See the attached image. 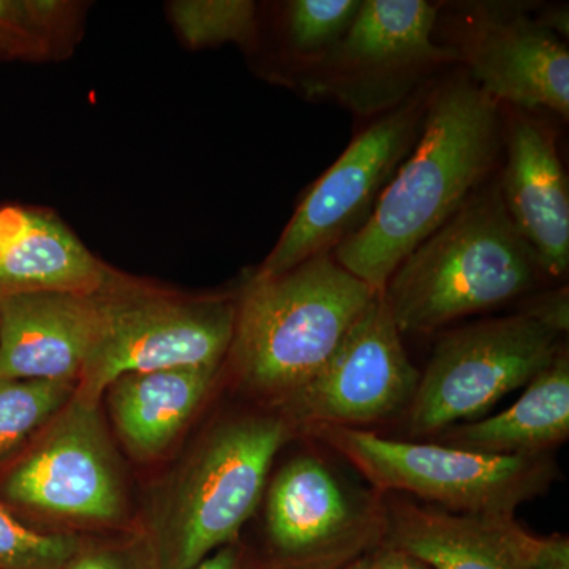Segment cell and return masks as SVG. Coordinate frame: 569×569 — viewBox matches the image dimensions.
<instances>
[{
  "label": "cell",
  "mask_w": 569,
  "mask_h": 569,
  "mask_svg": "<svg viewBox=\"0 0 569 569\" xmlns=\"http://www.w3.org/2000/svg\"><path fill=\"white\" fill-rule=\"evenodd\" d=\"M501 151V104L466 70L432 86L413 149L366 223L332 257L383 293L397 266L488 183Z\"/></svg>",
  "instance_id": "obj_1"
},
{
  "label": "cell",
  "mask_w": 569,
  "mask_h": 569,
  "mask_svg": "<svg viewBox=\"0 0 569 569\" xmlns=\"http://www.w3.org/2000/svg\"><path fill=\"white\" fill-rule=\"evenodd\" d=\"M546 280L496 181L397 266L383 295L400 335H430L533 293Z\"/></svg>",
  "instance_id": "obj_2"
},
{
  "label": "cell",
  "mask_w": 569,
  "mask_h": 569,
  "mask_svg": "<svg viewBox=\"0 0 569 569\" xmlns=\"http://www.w3.org/2000/svg\"><path fill=\"white\" fill-rule=\"evenodd\" d=\"M380 291L318 254L274 277H250L238 296L224 365L239 387L274 408L335 353Z\"/></svg>",
  "instance_id": "obj_3"
},
{
  "label": "cell",
  "mask_w": 569,
  "mask_h": 569,
  "mask_svg": "<svg viewBox=\"0 0 569 569\" xmlns=\"http://www.w3.org/2000/svg\"><path fill=\"white\" fill-rule=\"evenodd\" d=\"M271 408L209 430L164 489L144 530L163 569H193L239 535L263 501L272 463L298 437Z\"/></svg>",
  "instance_id": "obj_4"
},
{
  "label": "cell",
  "mask_w": 569,
  "mask_h": 569,
  "mask_svg": "<svg viewBox=\"0 0 569 569\" xmlns=\"http://www.w3.org/2000/svg\"><path fill=\"white\" fill-rule=\"evenodd\" d=\"M0 503L47 533L89 537L133 529L126 471L100 403L74 392L0 468Z\"/></svg>",
  "instance_id": "obj_5"
},
{
  "label": "cell",
  "mask_w": 569,
  "mask_h": 569,
  "mask_svg": "<svg viewBox=\"0 0 569 569\" xmlns=\"http://www.w3.org/2000/svg\"><path fill=\"white\" fill-rule=\"evenodd\" d=\"M99 336L77 395L102 403L123 373L222 367L233 343L238 296L186 295L123 272L96 291Z\"/></svg>",
  "instance_id": "obj_6"
},
{
  "label": "cell",
  "mask_w": 569,
  "mask_h": 569,
  "mask_svg": "<svg viewBox=\"0 0 569 569\" xmlns=\"http://www.w3.org/2000/svg\"><path fill=\"white\" fill-rule=\"evenodd\" d=\"M307 436L339 452L381 492L486 518H515L557 478L550 455L496 456L429 441L392 440L358 427H318Z\"/></svg>",
  "instance_id": "obj_7"
},
{
  "label": "cell",
  "mask_w": 569,
  "mask_h": 569,
  "mask_svg": "<svg viewBox=\"0 0 569 569\" xmlns=\"http://www.w3.org/2000/svg\"><path fill=\"white\" fill-rule=\"evenodd\" d=\"M563 336L520 310L460 326L438 340L407 408L413 437L477 421L556 358Z\"/></svg>",
  "instance_id": "obj_8"
},
{
  "label": "cell",
  "mask_w": 569,
  "mask_h": 569,
  "mask_svg": "<svg viewBox=\"0 0 569 569\" xmlns=\"http://www.w3.org/2000/svg\"><path fill=\"white\" fill-rule=\"evenodd\" d=\"M440 10L426 0H362L342 41L305 70L307 93L359 116L395 110L427 88L438 70L456 63L436 39Z\"/></svg>",
  "instance_id": "obj_9"
},
{
  "label": "cell",
  "mask_w": 569,
  "mask_h": 569,
  "mask_svg": "<svg viewBox=\"0 0 569 569\" xmlns=\"http://www.w3.org/2000/svg\"><path fill=\"white\" fill-rule=\"evenodd\" d=\"M432 86L385 112L351 141L298 204L253 277H274L318 254L332 253L373 211L397 168L413 149Z\"/></svg>",
  "instance_id": "obj_10"
},
{
  "label": "cell",
  "mask_w": 569,
  "mask_h": 569,
  "mask_svg": "<svg viewBox=\"0 0 569 569\" xmlns=\"http://www.w3.org/2000/svg\"><path fill=\"white\" fill-rule=\"evenodd\" d=\"M419 377L385 295L377 293L316 376L271 410L298 433L362 429L407 411Z\"/></svg>",
  "instance_id": "obj_11"
},
{
  "label": "cell",
  "mask_w": 569,
  "mask_h": 569,
  "mask_svg": "<svg viewBox=\"0 0 569 569\" xmlns=\"http://www.w3.org/2000/svg\"><path fill=\"white\" fill-rule=\"evenodd\" d=\"M263 501L264 569H335L383 542L381 497L356 493L320 456L288 460Z\"/></svg>",
  "instance_id": "obj_12"
},
{
  "label": "cell",
  "mask_w": 569,
  "mask_h": 569,
  "mask_svg": "<svg viewBox=\"0 0 569 569\" xmlns=\"http://www.w3.org/2000/svg\"><path fill=\"white\" fill-rule=\"evenodd\" d=\"M445 47L501 107L569 118V52L559 33L515 3H471Z\"/></svg>",
  "instance_id": "obj_13"
},
{
  "label": "cell",
  "mask_w": 569,
  "mask_h": 569,
  "mask_svg": "<svg viewBox=\"0 0 569 569\" xmlns=\"http://www.w3.org/2000/svg\"><path fill=\"white\" fill-rule=\"evenodd\" d=\"M501 201L549 279H563L569 269V187L556 132L537 112L520 108L501 107Z\"/></svg>",
  "instance_id": "obj_14"
},
{
  "label": "cell",
  "mask_w": 569,
  "mask_h": 569,
  "mask_svg": "<svg viewBox=\"0 0 569 569\" xmlns=\"http://www.w3.org/2000/svg\"><path fill=\"white\" fill-rule=\"evenodd\" d=\"M96 293L0 299V378L80 383L99 336Z\"/></svg>",
  "instance_id": "obj_15"
},
{
  "label": "cell",
  "mask_w": 569,
  "mask_h": 569,
  "mask_svg": "<svg viewBox=\"0 0 569 569\" xmlns=\"http://www.w3.org/2000/svg\"><path fill=\"white\" fill-rule=\"evenodd\" d=\"M112 271L51 209L0 201V299L41 291L91 295Z\"/></svg>",
  "instance_id": "obj_16"
},
{
  "label": "cell",
  "mask_w": 569,
  "mask_h": 569,
  "mask_svg": "<svg viewBox=\"0 0 569 569\" xmlns=\"http://www.w3.org/2000/svg\"><path fill=\"white\" fill-rule=\"evenodd\" d=\"M383 545L432 569H530L515 518L460 515L403 498L381 497Z\"/></svg>",
  "instance_id": "obj_17"
},
{
  "label": "cell",
  "mask_w": 569,
  "mask_h": 569,
  "mask_svg": "<svg viewBox=\"0 0 569 569\" xmlns=\"http://www.w3.org/2000/svg\"><path fill=\"white\" fill-rule=\"evenodd\" d=\"M222 367L132 372L108 385V411L116 436L133 459L163 458L211 395Z\"/></svg>",
  "instance_id": "obj_18"
},
{
  "label": "cell",
  "mask_w": 569,
  "mask_h": 569,
  "mask_svg": "<svg viewBox=\"0 0 569 569\" xmlns=\"http://www.w3.org/2000/svg\"><path fill=\"white\" fill-rule=\"evenodd\" d=\"M569 436V355L556 358L526 385L507 410L438 433V443L496 456L548 455Z\"/></svg>",
  "instance_id": "obj_19"
},
{
  "label": "cell",
  "mask_w": 569,
  "mask_h": 569,
  "mask_svg": "<svg viewBox=\"0 0 569 569\" xmlns=\"http://www.w3.org/2000/svg\"><path fill=\"white\" fill-rule=\"evenodd\" d=\"M86 10L73 0H0V61L69 58L84 31Z\"/></svg>",
  "instance_id": "obj_20"
},
{
  "label": "cell",
  "mask_w": 569,
  "mask_h": 569,
  "mask_svg": "<svg viewBox=\"0 0 569 569\" xmlns=\"http://www.w3.org/2000/svg\"><path fill=\"white\" fill-rule=\"evenodd\" d=\"M77 388L71 381L0 378V468L39 436Z\"/></svg>",
  "instance_id": "obj_21"
},
{
  "label": "cell",
  "mask_w": 569,
  "mask_h": 569,
  "mask_svg": "<svg viewBox=\"0 0 569 569\" xmlns=\"http://www.w3.org/2000/svg\"><path fill=\"white\" fill-rule=\"evenodd\" d=\"M167 13L190 50L257 43L258 6L250 0H176L167 3Z\"/></svg>",
  "instance_id": "obj_22"
},
{
  "label": "cell",
  "mask_w": 569,
  "mask_h": 569,
  "mask_svg": "<svg viewBox=\"0 0 569 569\" xmlns=\"http://www.w3.org/2000/svg\"><path fill=\"white\" fill-rule=\"evenodd\" d=\"M362 0H291L283 3L280 26L287 50L302 71L318 66L353 24Z\"/></svg>",
  "instance_id": "obj_23"
},
{
  "label": "cell",
  "mask_w": 569,
  "mask_h": 569,
  "mask_svg": "<svg viewBox=\"0 0 569 569\" xmlns=\"http://www.w3.org/2000/svg\"><path fill=\"white\" fill-rule=\"evenodd\" d=\"M81 535L32 529L0 503V569H63Z\"/></svg>",
  "instance_id": "obj_24"
},
{
  "label": "cell",
  "mask_w": 569,
  "mask_h": 569,
  "mask_svg": "<svg viewBox=\"0 0 569 569\" xmlns=\"http://www.w3.org/2000/svg\"><path fill=\"white\" fill-rule=\"evenodd\" d=\"M63 569H163L144 527L82 537Z\"/></svg>",
  "instance_id": "obj_25"
},
{
  "label": "cell",
  "mask_w": 569,
  "mask_h": 569,
  "mask_svg": "<svg viewBox=\"0 0 569 569\" xmlns=\"http://www.w3.org/2000/svg\"><path fill=\"white\" fill-rule=\"evenodd\" d=\"M519 546L530 569H569L567 535L535 537L519 527Z\"/></svg>",
  "instance_id": "obj_26"
},
{
  "label": "cell",
  "mask_w": 569,
  "mask_h": 569,
  "mask_svg": "<svg viewBox=\"0 0 569 569\" xmlns=\"http://www.w3.org/2000/svg\"><path fill=\"white\" fill-rule=\"evenodd\" d=\"M523 312L539 323L548 326L560 336L568 335L569 328V296L568 287L557 288L548 293L539 295L523 307Z\"/></svg>",
  "instance_id": "obj_27"
},
{
  "label": "cell",
  "mask_w": 569,
  "mask_h": 569,
  "mask_svg": "<svg viewBox=\"0 0 569 569\" xmlns=\"http://www.w3.org/2000/svg\"><path fill=\"white\" fill-rule=\"evenodd\" d=\"M335 569H432L415 559L413 556L402 552V550L391 548V546L381 545L366 550L361 556L355 557L347 563L340 565Z\"/></svg>",
  "instance_id": "obj_28"
},
{
  "label": "cell",
  "mask_w": 569,
  "mask_h": 569,
  "mask_svg": "<svg viewBox=\"0 0 569 569\" xmlns=\"http://www.w3.org/2000/svg\"><path fill=\"white\" fill-rule=\"evenodd\" d=\"M193 569H264L263 565L258 563L257 560L247 552L241 542L224 546V548L213 552L204 561H201L197 568Z\"/></svg>",
  "instance_id": "obj_29"
}]
</instances>
